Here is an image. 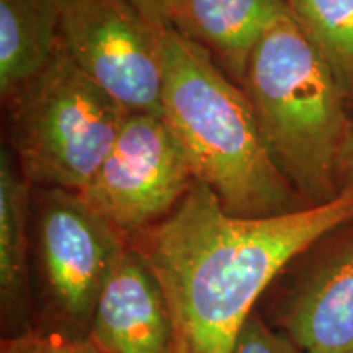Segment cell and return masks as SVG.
I'll use <instances>...</instances> for the list:
<instances>
[{"label": "cell", "instance_id": "obj_1", "mask_svg": "<svg viewBox=\"0 0 353 353\" xmlns=\"http://www.w3.org/2000/svg\"><path fill=\"white\" fill-rule=\"evenodd\" d=\"M353 221V195L270 218H237L193 180L169 216L128 239L156 276L172 353H232L255 303L316 241Z\"/></svg>", "mask_w": 353, "mask_h": 353}, {"label": "cell", "instance_id": "obj_2", "mask_svg": "<svg viewBox=\"0 0 353 353\" xmlns=\"http://www.w3.org/2000/svg\"><path fill=\"white\" fill-rule=\"evenodd\" d=\"M162 118L195 180L229 214L270 218L307 208L268 152L244 88L208 50L172 28L164 32Z\"/></svg>", "mask_w": 353, "mask_h": 353}, {"label": "cell", "instance_id": "obj_3", "mask_svg": "<svg viewBox=\"0 0 353 353\" xmlns=\"http://www.w3.org/2000/svg\"><path fill=\"white\" fill-rule=\"evenodd\" d=\"M241 87L268 152L298 195L307 206L337 200L352 117L332 70L290 8L254 48Z\"/></svg>", "mask_w": 353, "mask_h": 353}, {"label": "cell", "instance_id": "obj_4", "mask_svg": "<svg viewBox=\"0 0 353 353\" xmlns=\"http://www.w3.org/2000/svg\"><path fill=\"white\" fill-rule=\"evenodd\" d=\"M8 143L33 188L81 192L130 113L74 64L59 41L39 76L7 103Z\"/></svg>", "mask_w": 353, "mask_h": 353}, {"label": "cell", "instance_id": "obj_5", "mask_svg": "<svg viewBox=\"0 0 353 353\" xmlns=\"http://www.w3.org/2000/svg\"><path fill=\"white\" fill-rule=\"evenodd\" d=\"M164 32L130 0H61L65 52L128 113L162 117Z\"/></svg>", "mask_w": 353, "mask_h": 353}, {"label": "cell", "instance_id": "obj_6", "mask_svg": "<svg viewBox=\"0 0 353 353\" xmlns=\"http://www.w3.org/2000/svg\"><path fill=\"white\" fill-rule=\"evenodd\" d=\"M193 180L164 118L130 113L108 156L77 193L128 241L169 216Z\"/></svg>", "mask_w": 353, "mask_h": 353}, {"label": "cell", "instance_id": "obj_7", "mask_svg": "<svg viewBox=\"0 0 353 353\" xmlns=\"http://www.w3.org/2000/svg\"><path fill=\"white\" fill-rule=\"evenodd\" d=\"M32 221L48 303L63 322L90 327L97 299L126 239L77 192L64 188H33Z\"/></svg>", "mask_w": 353, "mask_h": 353}, {"label": "cell", "instance_id": "obj_8", "mask_svg": "<svg viewBox=\"0 0 353 353\" xmlns=\"http://www.w3.org/2000/svg\"><path fill=\"white\" fill-rule=\"evenodd\" d=\"M273 329L303 353H353V221L335 228L285 268Z\"/></svg>", "mask_w": 353, "mask_h": 353}, {"label": "cell", "instance_id": "obj_9", "mask_svg": "<svg viewBox=\"0 0 353 353\" xmlns=\"http://www.w3.org/2000/svg\"><path fill=\"white\" fill-rule=\"evenodd\" d=\"M88 339L105 353H172L164 294L128 241L97 299Z\"/></svg>", "mask_w": 353, "mask_h": 353}, {"label": "cell", "instance_id": "obj_10", "mask_svg": "<svg viewBox=\"0 0 353 353\" xmlns=\"http://www.w3.org/2000/svg\"><path fill=\"white\" fill-rule=\"evenodd\" d=\"M286 10L288 0H176L172 30L208 50L242 85L254 48Z\"/></svg>", "mask_w": 353, "mask_h": 353}, {"label": "cell", "instance_id": "obj_11", "mask_svg": "<svg viewBox=\"0 0 353 353\" xmlns=\"http://www.w3.org/2000/svg\"><path fill=\"white\" fill-rule=\"evenodd\" d=\"M61 0H0V97L3 103L50 65L59 48Z\"/></svg>", "mask_w": 353, "mask_h": 353}, {"label": "cell", "instance_id": "obj_12", "mask_svg": "<svg viewBox=\"0 0 353 353\" xmlns=\"http://www.w3.org/2000/svg\"><path fill=\"white\" fill-rule=\"evenodd\" d=\"M33 187L15 157L0 154V304L7 322H25L30 311V239Z\"/></svg>", "mask_w": 353, "mask_h": 353}, {"label": "cell", "instance_id": "obj_13", "mask_svg": "<svg viewBox=\"0 0 353 353\" xmlns=\"http://www.w3.org/2000/svg\"><path fill=\"white\" fill-rule=\"evenodd\" d=\"M288 8L353 103V0H288Z\"/></svg>", "mask_w": 353, "mask_h": 353}, {"label": "cell", "instance_id": "obj_14", "mask_svg": "<svg viewBox=\"0 0 353 353\" xmlns=\"http://www.w3.org/2000/svg\"><path fill=\"white\" fill-rule=\"evenodd\" d=\"M2 353H105L90 339L61 332H21L2 342Z\"/></svg>", "mask_w": 353, "mask_h": 353}, {"label": "cell", "instance_id": "obj_15", "mask_svg": "<svg viewBox=\"0 0 353 353\" xmlns=\"http://www.w3.org/2000/svg\"><path fill=\"white\" fill-rule=\"evenodd\" d=\"M232 353H303L290 339L278 332L254 311L237 335Z\"/></svg>", "mask_w": 353, "mask_h": 353}, {"label": "cell", "instance_id": "obj_16", "mask_svg": "<svg viewBox=\"0 0 353 353\" xmlns=\"http://www.w3.org/2000/svg\"><path fill=\"white\" fill-rule=\"evenodd\" d=\"M130 2L159 30L172 28V15L176 0H130Z\"/></svg>", "mask_w": 353, "mask_h": 353}, {"label": "cell", "instance_id": "obj_17", "mask_svg": "<svg viewBox=\"0 0 353 353\" xmlns=\"http://www.w3.org/2000/svg\"><path fill=\"white\" fill-rule=\"evenodd\" d=\"M339 188L341 195H353V118L339 159Z\"/></svg>", "mask_w": 353, "mask_h": 353}]
</instances>
